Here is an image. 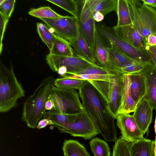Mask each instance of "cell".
<instances>
[{"instance_id":"ee69618b","label":"cell","mask_w":156,"mask_h":156,"mask_svg":"<svg viewBox=\"0 0 156 156\" xmlns=\"http://www.w3.org/2000/svg\"><path fill=\"white\" fill-rule=\"evenodd\" d=\"M154 156H156V146L155 147V148H154Z\"/></svg>"},{"instance_id":"8d00e7d4","label":"cell","mask_w":156,"mask_h":156,"mask_svg":"<svg viewBox=\"0 0 156 156\" xmlns=\"http://www.w3.org/2000/svg\"><path fill=\"white\" fill-rule=\"evenodd\" d=\"M146 50L147 51L153 64L156 67V46H147Z\"/></svg>"},{"instance_id":"b9f144b4","label":"cell","mask_w":156,"mask_h":156,"mask_svg":"<svg viewBox=\"0 0 156 156\" xmlns=\"http://www.w3.org/2000/svg\"><path fill=\"white\" fill-rule=\"evenodd\" d=\"M143 3L149 6L156 8V0H142Z\"/></svg>"},{"instance_id":"7a4b0ae2","label":"cell","mask_w":156,"mask_h":156,"mask_svg":"<svg viewBox=\"0 0 156 156\" xmlns=\"http://www.w3.org/2000/svg\"><path fill=\"white\" fill-rule=\"evenodd\" d=\"M55 80L52 76L43 79L34 93L25 101L23 108L22 119L29 127L35 129L46 112L45 103L54 86Z\"/></svg>"},{"instance_id":"d6a6232c","label":"cell","mask_w":156,"mask_h":156,"mask_svg":"<svg viewBox=\"0 0 156 156\" xmlns=\"http://www.w3.org/2000/svg\"><path fill=\"white\" fill-rule=\"evenodd\" d=\"M112 75H101L83 74L80 75H75L73 74H66L62 78L76 79L84 80H101L106 81L109 78L115 75L116 72Z\"/></svg>"},{"instance_id":"484cf974","label":"cell","mask_w":156,"mask_h":156,"mask_svg":"<svg viewBox=\"0 0 156 156\" xmlns=\"http://www.w3.org/2000/svg\"><path fill=\"white\" fill-rule=\"evenodd\" d=\"M116 12L118 21L115 26L119 27L132 24L127 0H117Z\"/></svg>"},{"instance_id":"9c48e42d","label":"cell","mask_w":156,"mask_h":156,"mask_svg":"<svg viewBox=\"0 0 156 156\" xmlns=\"http://www.w3.org/2000/svg\"><path fill=\"white\" fill-rule=\"evenodd\" d=\"M46 61L50 69L57 72L58 68L64 66L67 69L66 74H75L98 65L88 62L76 55L72 57L55 55L50 54L46 57Z\"/></svg>"},{"instance_id":"f546056e","label":"cell","mask_w":156,"mask_h":156,"mask_svg":"<svg viewBox=\"0 0 156 156\" xmlns=\"http://www.w3.org/2000/svg\"><path fill=\"white\" fill-rule=\"evenodd\" d=\"M63 9L72 14L73 16L79 18L77 1L74 0H46Z\"/></svg>"},{"instance_id":"8fae6325","label":"cell","mask_w":156,"mask_h":156,"mask_svg":"<svg viewBox=\"0 0 156 156\" xmlns=\"http://www.w3.org/2000/svg\"><path fill=\"white\" fill-rule=\"evenodd\" d=\"M83 2L79 18L80 30L83 37L94 52L97 31L96 21L93 18L91 9L86 0Z\"/></svg>"},{"instance_id":"d6986e66","label":"cell","mask_w":156,"mask_h":156,"mask_svg":"<svg viewBox=\"0 0 156 156\" xmlns=\"http://www.w3.org/2000/svg\"><path fill=\"white\" fill-rule=\"evenodd\" d=\"M155 140L144 137L136 142L131 143V156H154Z\"/></svg>"},{"instance_id":"d590c367","label":"cell","mask_w":156,"mask_h":156,"mask_svg":"<svg viewBox=\"0 0 156 156\" xmlns=\"http://www.w3.org/2000/svg\"><path fill=\"white\" fill-rule=\"evenodd\" d=\"M9 20V19L5 18L1 13H0V53L1 55L2 54V40L3 37Z\"/></svg>"},{"instance_id":"603a6c76","label":"cell","mask_w":156,"mask_h":156,"mask_svg":"<svg viewBox=\"0 0 156 156\" xmlns=\"http://www.w3.org/2000/svg\"><path fill=\"white\" fill-rule=\"evenodd\" d=\"M107 49L110 66L113 70L119 69L135 61L112 47H107Z\"/></svg>"},{"instance_id":"4fadbf2b","label":"cell","mask_w":156,"mask_h":156,"mask_svg":"<svg viewBox=\"0 0 156 156\" xmlns=\"http://www.w3.org/2000/svg\"><path fill=\"white\" fill-rule=\"evenodd\" d=\"M114 33L118 37L137 48L146 50V42L132 24L113 27Z\"/></svg>"},{"instance_id":"e575fe53","label":"cell","mask_w":156,"mask_h":156,"mask_svg":"<svg viewBox=\"0 0 156 156\" xmlns=\"http://www.w3.org/2000/svg\"><path fill=\"white\" fill-rule=\"evenodd\" d=\"M15 2V0H4L0 4V13L9 19L14 10Z\"/></svg>"},{"instance_id":"e0dca14e","label":"cell","mask_w":156,"mask_h":156,"mask_svg":"<svg viewBox=\"0 0 156 156\" xmlns=\"http://www.w3.org/2000/svg\"><path fill=\"white\" fill-rule=\"evenodd\" d=\"M129 75L131 77V95L133 100L137 105L144 98L147 93L146 80L142 71Z\"/></svg>"},{"instance_id":"60d3db41","label":"cell","mask_w":156,"mask_h":156,"mask_svg":"<svg viewBox=\"0 0 156 156\" xmlns=\"http://www.w3.org/2000/svg\"><path fill=\"white\" fill-rule=\"evenodd\" d=\"M54 107L53 101L52 99L49 97L45 104L46 111H48L52 110Z\"/></svg>"},{"instance_id":"ac0fdd59","label":"cell","mask_w":156,"mask_h":156,"mask_svg":"<svg viewBox=\"0 0 156 156\" xmlns=\"http://www.w3.org/2000/svg\"><path fill=\"white\" fill-rule=\"evenodd\" d=\"M69 43L77 54L76 55L92 63L96 64L94 52L83 37L80 32V27L76 38Z\"/></svg>"},{"instance_id":"6da1fadb","label":"cell","mask_w":156,"mask_h":156,"mask_svg":"<svg viewBox=\"0 0 156 156\" xmlns=\"http://www.w3.org/2000/svg\"><path fill=\"white\" fill-rule=\"evenodd\" d=\"M79 90L84 110L90 118L99 134L108 141L117 139L114 117L101 94L88 81L86 80Z\"/></svg>"},{"instance_id":"7402d4cb","label":"cell","mask_w":156,"mask_h":156,"mask_svg":"<svg viewBox=\"0 0 156 156\" xmlns=\"http://www.w3.org/2000/svg\"><path fill=\"white\" fill-rule=\"evenodd\" d=\"M94 54L96 61L99 64V66L112 70L110 63L107 47L105 46L99 33L97 31Z\"/></svg>"},{"instance_id":"1f68e13d","label":"cell","mask_w":156,"mask_h":156,"mask_svg":"<svg viewBox=\"0 0 156 156\" xmlns=\"http://www.w3.org/2000/svg\"><path fill=\"white\" fill-rule=\"evenodd\" d=\"M32 16L39 18H55L62 16L57 13L50 7L44 6L36 9H32L29 12Z\"/></svg>"},{"instance_id":"ba28073f","label":"cell","mask_w":156,"mask_h":156,"mask_svg":"<svg viewBox=\"0 0 156 156\" xmlns=\"http://www.w3.org/2000/svg\"><path fill=\"white\" fill-rule=\"evenodd\" d=\"M41 19L55 34L69 42L76 38L79 27V18L73 16H62L57 18Z\"/></svg>"},{"instance_id":"cb8c5ba5","label":"cell","mask_w":156,"mask_h":156,"mask_svg":"<svg viewBox=\"0 0 156 156\" xmlns=\"http://www.w3.org/2000/svg\"><path fill=\"white\" fill-rule=\"evenodd\" d=\"M92 13L96 12L101 13L104 16L116 11L117 0H86Z\"/></svg>"},{"instance_id":"8992f818","label":"cell","mask_w":156,"mask_h":156,"mask_svg":"<svg viewBox=\"0 0 156 156\" xmlns=\"http://www.w3.org/2000/svg\"><path fill=\"white\" fill-rule=\"evenodd\" d=\"M98 33L109 42L112 47L133 60L144 65L153 64L147 51L136 48L118 37L106 26L99 25Z\"/></svg>"},{"instance_id":"f1b7e54d","label":"cell","mask_w":156,"mask_h":156,"mask_svg":"<svg viewBox=\"0 0 156 156\" xmlns=\"http://www.w3.org/2000/svg\"><path fill=\"white\" fill-rule=\"evenodd\" d=\"M86 80L76 79L59 78L55 80L54 86L64 89H78Z\"/></svg>"},{"instance_id":"9a60e30c","label":"cell","mask_w":156,"mask_h":156,"mask_svg":"<svg viewBox=\"0 0 156 156\" xmlns=\"http://www.w3.org/2000/svg\"><path fill=\"white\" fill-rule=\"evenodd\" d=\"M122 78V86L121 101L117 115L121 113H130L134 112L137 105L133 100L131 95L130 75L123 74Z\"/></svg>"},{"instance_id":"74e56055","label":"cell","mask_w":156,"mask_h":156,"mask_svg":"<svg viewBox=\"0 0 156 156\" xmlns=\"http://www.w3.org/2000/svg\"><path fill=\"white\" fill-rule=\"evenodd\" d=\"M54 123L50 119L45 118L40 120L37 124L36 127L38 129L44 128L48 125H53Z\"/></svg>"},{"instance_id":"836d02e7","label":"cell","mask_w":156,"mask_h":156,"mask_svg":"<svg viewBox=\"0 0 156 156\" xmlns=\"http://www.w3.org/2000/svg\"><path fill=\"white\" fill-rule=\"evenodd\" d=\"M145 66L135 61L118 70L123 74H130L139 73L143 70Z\"/></svg>"},{"instance_id":"2e32d148","label":"cell","mask_w":156,"mask_h":156,"mask_svg":"<svg viewBox=\"0 0 156 156\" xmlns=\"http://www.w3.org/2000/svg\"><path fill=\"white\" fill-rule=\"evenodd\" d=\"M142 72L145 78L147 88L144 98L156 111V67L154 64L145 65Z\"/></svg>"},{"instance_id":"f35d334b","label":"cell","mask_w":156,"mask_h":156,"mask_svg":"<svg viewBox=\"0 0 156 156\" xmlns=\"http://www.w3.org/2000/svg\"><path fill=\"white\" fill-rule=\"evenodd\" d=\"M146 42L147 46H156V35L153 34H150L146 39Z\"/></svg>"},{"instance_id":"277c9868","label":"cell","mask_w":156,"mask_h":156,"mask_svg":"<svg viewBox=\"0 0 156 156\" xmlns=\"http://www.w3.org/2000/svg\"><path fill=\"white\" fill-rule=\"evenodd\" d=\"M134 27L146 42L151 34L156 35V8L149 6L139 0H127Z\"/></svg>"},{"instance_id":"5b68a950","label":"cell","mask_w":156,"mask_h":156,"mask_svg":"<svg viewBox=\"0 0 156 156\" xmlns=\"http://www.w3.org/2000/svg\"><path fill=\"white\" fill-rule=\"evenodd\" d=\"M106 81L89 80L106 101L110 112L115 119L121 98L123 74L118 70Z\"/></svg>"},{"instance_id":"7c38bea8","label":"cell","mask_w":156,"mask_h":156,"mask_svg":"<svg viewBox=\"0 0 156 156\" xmlns=\"http://www.w3.org/2000/svg\"><path fill=\"white\" fill-rule=\"evenodd\" d=\"M115 119L116 125L121 131L122 138L133 143L144 137L133 115L130 113L119 114Z\"/></svg>"},{"instance_id":"ffe728a7","label":"cell","mask_w":156,"mask_h":156,"mask_svg":"<svg viewBox=\"0 0 156 156\" xmlns=\"http://www.w3.org/2000/svg\"><path fill=\"white\" fill-rule=\"evenodd\" d=\"M80 114H64L51 110L46 111L43 117L51 120L54 123L52 126L57 128L59 130L66 125L76 120Z\"/></svg>"},{"instance_id":"ab89813d","label":"cell","mask_w":156,"mask_h":156,"mask_svg":"<svg viewBox=\"0 0 156 156\" xmlns=\"http://www.w3.org/2000/svg\"><path fill=\"white\" fill-rule=\"evenodd\" d=\"M93 18L95 21L100 22L102 21L104 18V16L99 12H96L92 13Z\"/></svg>"},{"instance_id":"44dd1931","label":"cell","mask_w":156,"mask_h":156,"mask_svg":"<svg viewBox=\"0 0 156 156\" xmlns=\"http://www.w3.org/2000/svg\"><path fill=\"white\" fill-rule=\"evenodd\" d=\"M49 54L62 56H75L73 50L69 42L55 33L53 43Z\"/></svg>"},{"instance_id":"4316f807","label":"cell","mask_w":156,"mask_h":156,"mask_svg":"<svg viewBox=\"0 0 156 156\" xmlns=\"http://www.w3.org/2000/svg\"><path fill=\"white\" fill-rule=\"evenodd\" d=\"M91 151L95 156H110V151L108 143L98 137L92 139L89 143Z\"/></svg>"},{"instance_id":"7bdbcfd3","label":"cell","mask_w":156,"mask_h":156,"mask_svg":"<svg viewBox=\"0 0 156 156\" xmlns=\"http://www.w3.org/2000/svg\"><path fill=\"white\" fill-rule=\"evenodd\" d=\"M154 127L155 132V147L156 146V118H155Z\"/></svg>"},{"instance_id":"3957f363","label":"cell","mask_w":156,"mask_h":156,"mask_svg":"<svg viewBox=\"0 0 156 156\" xmlns=\"http://www.w3.org/2000/svg\"><path fill=\"white\" fill-rule=\"evenodd\" d=\"M25 93L11 67L0 62V112H7L17 106V101Z\"/></svg>"},{"instance_id":"30bf717a","label":"cell","mask_w":156,"mask_h":156,"mask_svg":"<svg viewBox=\"0 0 156 156\" xmlns=\"http://www.w3.org/2000/svg\"><path fill=\"white\" fill-rule=\"evenodd\" d=\"M74 137L83 138L85 140L93 138L99 134L92 120L84 110L75 121L64 126L59 130Z\"/></svg>"},{"instance_id":"52a82bcc","label":"cell","mask_w":156,"mask_h":156,"mask_svg":"<svg viewBox=\"0 0 156 156\" xmlns=\"http://www.w3.org/2000/svg\"><path fill=\"white\" fill-rule=\"evenodd\" d=\"M49 97L54 104L52 110L58 113L76 114L84 110L78 94L75 89H62L54 86Z\"/></svg>"},{"instance_id":"5bb4252c","label":"cell","mask_w":156,"mask_h":156,"mask_svg":"<svg viewBox=\"0 0 156 156\" xmlns=\"http://www.w3.org/2000/svg\"><path fill=\"white\" fill-rule=\"evenodd\" d=\"M153 107L149 102L143 98L136 105L133 116L142 134H148L149 128L152 122Z\"/></svg>"},{"instance_id":"4dcf8cb0","label":"cell","mask_w":156,"mask_h":156,"mask_svg":"<svg viewBox=\"0 0 156 156\" xmlns=\"http://www.w3.org/2000/svg\"><path fill=\"white\" fill-rule=\"evenodd\" d=\"M130 143L121 137L115 142L112 156H131Z\"/></svg>"},{"instance_id":"83f0119b","label":"cell","mask_w":156,"mask_h":156,"mask_svg":"<svg viewBox=\"0 0 156 156\" xmlns=\"http://www.w3.org/2000/svg\"><path fill=\"white\" fill-rule=\"evenodd\" d=\"M37 31L40 37L50 50L54 40V32L47 25L42 23H37Z\"/></svg>"},{"instance_id":"d4e9b609","label":"cell","mask_w":156,"mask_h":156,"mask_svg":"<svg viewBox=\"0 0 156 156\" xmlns=\"http://www.w3.org/2000/svg\"><path fill=\"white\" fill-rule=\"evenodd\" d=\"M62 149L64 156H91L86 148L76 140H65Z\"/></svg>"}]
</instances>
